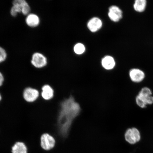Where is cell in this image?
Wrapping results in <instances>:
<instances>
[{
  "label": "cell",
  "mask_w": 153,
  "mask_h": 153,
  "mask_svg": "<svg viewBox=\"0 0 153 153\" xmlns=\"http://www.w3.org/2000/svg\"><path fill=\"white\" fill-rule=\"evenodd\" d=\"M81 112V108L72 96L63 100L60 103L57 114L56 126L57 131L62 136L68 135L73 122Z\"/></svg>",
  "instance_id": "1"
},
{
  "label": "cell",
  "mask_w": 153,
  "mask_h": 153,
  "mask_svg": "<svg viewBox=\"0 0 153 153\" xmlns=\"http://www.w3.org/2000/svg\"><path fill=\"white\" fill-rule=\"evenodd\" d=\"M136 103L140 108H144L153 104V96L151 89L148 87L141 88L135 99Z\"/></svg>",
  "instance_id": "2"
},
{
  "label": "cell",
  "mask_w": 153,
  "mask_h": 153,
  "mask_svg": "<svg viewBox=\"0 0 153 153\" xmlns=\"http://www.w3.org/2000/svg\"><path fill=\"white\" fill-rule=\"evenodd\" d=\"M40 96V91L37 89L32 87H26L22 93V97L24 101L30 104L36 102Z\"/></svg>",
  "instance_id": "3"
},
{
  "label": "cell",
  "mask_w": 153,
  "mask_h": 153,
  "mask_svg": "<svg viewBox=\"0 0 153 153\" xmlns=\"http://www.w3.org/2000/svg\"><path fill=\"white\" fill-rule=\"evenodd\" d=\"M56 144V140L53 136L49 133H44L41 135L40 139V145L44 150H51Z\"/></svg>",
  "instance_id": "4"
},
{
  "label": "cell",
  "mask_w": 153,
  "mask_h": 153,
  "mask_svg": "<svg viewBox=\"0 0 153 153\" xmlns=\"http://www.w3.org/2000/svg\"><path fill=\"white\" fill-rule=\"evenodd\" d=\"M30 63L34 68L41 69L47 66L48 61L47 57L42 53L37 52L32 55Z\"/></svg>",
  "instance_id": "5"
},
{
  "label": "cell",
  "mask_w": 153,
  "mask_h": 153,
  "mask_svg": "<svg viewBox=\"0 0 153 153\" xmlns=\"http://www.w3.org/2000/svg\"><path fill=\"white\" fill-rule=\"evenodd\" d=\"M126 140L131 144H134L140 141V131L136 128H129L126 131L124 135Z\"/></svg>",
  "instance_id": "6"
},
{
  "label": "cell",
  "mask_w": 153,
  "mask_h": 153,
  "mask_svg": "<svg viewBox=\"0 0 153 153\" xmlns=\"http://www.w3.org/2000/svg\"><path fill=\"white\" fill-rule=\"evenodd\" d=\"M55 91L52 86L49 84H45L42 87L41 91V97L45 101H51L54 98Z\"/></svg>",
  "instance_id": "7"
},
{
  "label": "cell",
  "mask_w": 153,
  "mask_h": 153,
  "mask_svg": "<svg viewBox=\"0 0 153 153\" xmlns=\"http://www.w3.org/2000/svg\"><path fill=\"white\" fill-rule=\"evenodd\" d=\"M129 76L131 81L136 83H139L145 79V72L139 68L132 69L129 72Z\"/></svg>",
  "instance_id": "8"
},
{
  "label": "cell",
  "mask_w": 153,
  "mask_h": 153,
  "mask_svg": "<svg viewBox=\"0 0 153 153\" xmlns=\"http://www.w3.org/2000/svg\"><path fill=\"white\" fill-rule=\"evenodd\" d=\"M122 11L116 6H112L109 9L108 16L113 22H119L122 18Z\"/></svg>",
  "instance_id": "9"
},
{
  "label": "cell",
  "mask_w": 153,
  "mask_h": 153,
  "mask_svg": "<svg viewBox=\"0 0 153 153\" xmlns=\"http://www.w3.org/2000/svg\"><path fill=\"white\" fill-rule=\"evenodd\" d=\"M25 22L26 25L29 27L35 28L39 25L40 19L37 15L30 13L26 16Z\"/></svg>",
  "instance_id": "10"
},
{
  "label": "cell",
  "mask_w": 153,
  "mask_h": 153,
  "mask_svg": "<svg viewBox=\"0 0 153 153\" xmlns=\"http://www.w3.org/2000/svg\"><path fill=\"white\" fill-rule=\"evenodd\" d=\"M102 26V22L100 19L97 18H92L88 23L87 26L92 32H95L98 30Z\"/></svg>",
  "instance_id": "11"
},
{
  "label": "cell",
  "mask_w": 153,
  "mask_h": 153,
  "mask_svg": "<svg viewBox=\"0 0 153 153\" xmlns=\"http://www.w3.org/2000/svg\"><path fill=\"white\" fill-rule=\"evenodd\" d=\"M27 147L23 141H17L11 147L12 153H27Z\"/></svg>",
  "instance_id": "12"
},
{
  "label": "cell",
  "mask_w": 153,
  "mask_h": 153,
  "mask_svg": "<svg viewBox=\"0 0 153 153\" xmlns=\"http://www.w3.org/2000/svg\"><path fill=\"white\" fill-rule=\"evenodd\" d=\"M101 64L103 68L107 70L112 69L115 65V62L113 57L110 56L105 57L102 59Z\"/></svg>",
  "instance_id": "13"
},
{
  "label": "cell",
  "mask_w": 153,
  "mask_h": 153,
  "mask_svg": "<svg viewBox=\"0 0 153 153\" xmlns=\"http://www.w3.org/2000/svg\"><path fill=\"white\" fill-rule=\"evenodd\" d=\"M147 4L146 0H136L133 5L134 9L137 12H143L146 9Z\"/></svg>",
  "instance_id": "14"
},
{
  "label": "cell",
  "mask_w": 153,
  "mask_h": 153,
  "mask_svg": "<svg viewBox=\"0 0 153 153\" xmlns=\"http://www.w3.org/2000/svg\"><path fill=\"white\" fill-rule=\"evenodd\" d=\"M17 2L22 10V13L25 16L30 14L31 8L27 2L25 0H17Z\"/></svg>",
  "instance_id": "15"
},
{
  "label": "cell",
  "mask_w": 153,
  "mask_h": 153,
  "mask_svg": "<svg viewBox=\"0 0 153 153\" xmlns=\"http://www.w3.org/2000/svg\"><path fill=\"white\" fill-rule=\"evenodd\" d=\"M85 47L83 44L78 43L74 46V51L76 54H82L85 52Z\"/></svg>",
  "instance_id": "16"
},
{
  "label": "cell",
  "mask_w": 153,
  "mask_h": 153,
  "mask_svg": "<svg viewBox=\"0 0 153 153\" xmlns=\"http://www.w3.org/2000/svg\"><path fill=\"white\" fill-rule=\"evenodd\" d=\"M7 58V53L5 50L0 46V64L4 62Z\"/></svg>",
  "instance_id": "17"
},
{
  "label": "cell",
  "mask_w": 153,
  "mask_h": 153,
  "mask_svg": "<svg viewBox=\"0 0 153 153\" xmlns=\"http://www.w3.org/2000/svg\"><path fill=\"white\" fill-rule=\"evenodd\" d=\"M5 81V77L3 74L0 71V88L2 87Z\"/></svg>",
  "instance_id": "18"
},
{
  "label": "cell",
  "mask_w": 153,
  "mask_h": 153,
  "mask_svg": "<svg viewBox=\"0 0 153 153\" xmlns=\"http://www.w3.org/2000/svg\"><path fill=\"white\" fill-rule=\"evenodd\" d=\"M3 97L2 96L1 93L0 92V103L1 102L2 100Z\"/></svg>",
  "instance_id": "19"
}]
</instances>
